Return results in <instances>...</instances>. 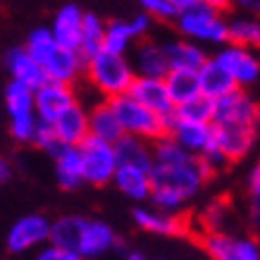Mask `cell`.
Segmentation results:
<instances>
[{"mask_svg": "<svg viewBox=\"0 0 260 260\" xmlns=\"http://www.w3.org/2000/svg\"><path fill=\"white\" fill-rule=\"evenodd\" d=\"M213 170L201 158L191 155L179 143L162 136L153 141V167H150V203L165 210V213L179 215L186 203L196 196L210 179Z\"/></svg>", "mask_w": 260, "mask_h": 260, "instance_id": "1", "label": "cell"}, {"mask_svg": "<svg viewBox=\"0 0 260 260\" xmlns=\"http://www.w3.org/2000/svg\"><path fill=\"white\" fill-rule=\"evenodd\" d=\"M24 48L29 50V55L41 64V70L46 72V79L62 81V84H74L84 77V57L79 50L60 46L50 29L39 26L26 36Z\"/></svg>", "mask_w": 260, "mask_h": 260, "instance_id": "2", "label": "cell"}, {"mask_svg": "<svg viewBox=\"0 0 260 260\" xmlns=\"http://www.w3.org/2000/svg\"><path fill=\"white\" fill-rule=\"evenodd\" d=\"M84 77L95 93H101L105 101H110L115 95H122L129 91L132 81L136 79V72L126 55L98 50L95 55L84 60Z\"/></svg>", "mask_w": 260, "mask_h": 260, "instance_id": "3", "label": "cell"}, {"mask_svg": "<svg viewBox=\"0 0 260 260\" xmlns=\"http://www.w3.org/2000/svg\"><path fill=\"white\" fill-rule=\"evenodd\" d=\"M108 103H110V108L117 115L119 126H122L124 134L136 136V139H143V141H150V143L167 134V119L160 117L158 112L148 110L146 105H141L129 93L115 95Z\"/></svg>", "mask_w": 260, "mask_h": 260, "instance_id": "4", "label": "cell"}, {"mask_svg": "<svg viewBox=\"0 0 260 260\" xmlns=\"http://www.w3.org/2000/svg\"><path fill=\"white\" fill-rule=\"evenodd\" d=\"M224 12L208 8L205 3H198L186 12L174 17L177 31L181 39H189L193 43H210V46H224L227 43V19Z\"/></svg>", "mask_w": 260, "mask_h": 260, "instance_id": "5", "label": "cell"}, {"mask_svg": "<svg viewBox=\"0 0 260 260\" xmlns=\"http://www.w3.org/2000/svg\"><path fill=\"white\" fill-rule=\"evenodd\" d=\"M5 108L10 115V134L19 143H31L36 126H39V115L34 105V88L26 84L12 81L5 86Z\"/></svg>", "mask_w": 260, "mask_h": 260, "instance_id": "6", "label": "cell"}, {"mask_svg": "<svg viewBox=\"0 0 260 260\" xmlns=\"http://www.w3.org/2000/svg\"><path fill=\"white\" fill-rule=\"evenodd\" d=\"M81 150V165H84V184L91 186H108L112 184L115 170H117V153L115 143L86 136L79 143Z\"/></svg>", "mask_w": 260, "mask_h": 260, "instance_id": "7", "label": "cell"}, {"mask_svg": "<svg viewBox=\"0 0 260 260\" xmlns=\"http://www.w3.org/2000/svg\"><path fill=\"white\" fill-rule=\"evenodd\" d=\"M201 246L213 260H260V246L251 237H234L227 232H203Z\"/></svg>", "mask_w": 260, "mask_h": 260, "instance_id": "8", "label": "cell"}, {"mask_svg": "<svg viewBox=\"0 0 260 260\" xmlns=\"http://www.w3.org/2000/svg\"><path fill=\"white\" fill-rule=\"evenodd\" d=\"M48 239H50V220L46 215L31 213L19 217L10 227L5 244H8L10 253L22 255V253H29V251H39L41 246L48 244Z\"/></svg>", "mask_w": 260, "mask_h": 260, "instance_id": "9", "label": "cell"}, {"mask_svg": "<svg viewBox=\"0 0 260 260\" xmlns=\"http://www.w3.org/2000/svg\"><path fill=\"white\" fill-rule=\"evenodd\" d=\"M215 60L222 64V70L234 79V84L239 88L251 86L260 77V57L251 48L237 46V43H224L215 53Z\"/></svg>", "mask_w": 260, "mask_h": 260, "instance_id": "10", "label": "cell"}, {"mask_svg": "<svg viewBox=\"0 0 260 260\" xmlns=\"http://www.w3.org/2000/svg\"><path fill=\"white\" fill-rule=\"evenodd\" d=\"M77 101L79 98H77V91H74V84H62V81L46 79L39 88H34L36 115L46 124H53L72 103H77Z\"/></svg>", "mask_w": 260, "mask_h": 260, "instance_id": "11", "label": "cell"}, {"mask_svg": "<svg viewBox=\"0 0 260 260\" xmlns=\"http://www.w3.org/2000/svg\"><path fill=\"white\" fill-rule=\"evenodd\" d=\"M213 110V124H255V117H258V105L246 93L244 88H234L224 93L222 98H217Z\"/></svg>", "mask_w": 260, "mask_h": 260, "instance_id": "12", "label": "cell"}, {"mask_svg": "<svg viewBox=\"0 0 260 260\" xmlns=\"http://www.w3.org/2000/svg\"><path fill=\"white\" fill-rule=\"evenodd\" d=\"M117 244L119 239L108 222L95 220V217H84L79 246H77V255L81 260H98L101 255L110 253L112 248H117Z\"/></svg>", "mask_w": 260, "mask_h": 260, "instance_id": "13", "label": "cell"}, {"mask_svg": "<svg viewBox=\"0 0 260 260\" xmlns=\"http://www.w3.org/2000/svg\"><path fill=\"white\" fill-rule=\"evenodd\" d=\"M258 126L251 124H213V139L229 162L246 158L255 143Z\"/></svg>", "mask_w": 260, "mask_h": 260, "instance_id": "14", "label": "cell"}, {"mask_svg": "<svg viewBox=\"0 0 260 260\" xmlns=\"http://www.w3.org/2000/svg\"><path fill=\"white\" fill-rule=\"evenodd\" d=\"M167 136L174 139L181 148L201 158L213 141V124L210 122H189V119H167Z\"/></svg>", "mask_w": 260, "mask_h": 260, "instance_id": "15", "label": "cell"}, {"mask_svg": "<svg viewBox=\"0 0 260 260\" xmlns=\"http://www.w3.org/2000/svg\"><path fill=\"white\" fill-rule=\"evenodd\" d=\"M126 93L132 95V98H136L141 105H146L148 110L158 112L160 117H165V119L172 117L174 103L170 98L165 79H158V77H136Z\"/></svg>", "mask_w": 260, "mask_h": 260, "instance_id": "16", "label": "cell"}, {"mask_svg": "<svg viewBox=\"0 0 260 260\" xmlns=\"http://www.w3.org/2000/svg\"><path fill=\"white\" fill-rule=\"evenodd\" d=\"M134 224L155 237H179L186 232V220L177 213H165L155 205H141L134 210Z\"/></svg>", "mask_w": 260, "mask_h": 260, "instance_id": "17", "label": "cell"}, {"mask_svg": "<svg viewBox=\"0 0 260 260\" xmlns=\"http://www.w3.org/2000/svg\"><path fill=\"white\" fill-rule=\"evenodd\" d=\"M129 60H132L136 77H158V79H165V74L170 72L165 46L158 43V41H148V39L136 41L134 53H132Z\"/></svg>", "mask_w": 260, "mask_h": 260, "instance_id": "18", "label": "cell"}, {"mask_svg": "<svg viewBox=\"0 0 260 260\" xmlns=\"http://www.w3.org/2000/svg\"><path fill=\"white\" fill-rule=\"evenodd\" d=\"M3 64L8 70L10 79L19 81V84H26L29 88H39L46 81V72L41 70V64L29 55V50L24 46L10 48L8 53H5V57H3Z\"/></svg>", "mask_w": 260, "mask_h": 260, "instance_id": "19", "label": "cell"}, {"mask_svg": "<svg viewBox=\"0 0 260 260\" xmlns=\"http://www.w3.org/2000/svg\"><path fill=\"white\" fill-rule=\"evenodd\" d=\"M112 184L119 189V193H124L126 198H132L136 203L148 201L153 184H150V170L148 167H139V165H124L119 162L112 177Z\"/></svg>", "mask_w": 260, "mask_h": 260, "instance_id": "20", "label": "cell"}, {"mask_svg": "<svg viewBox=\"0 0 260 260\" xmlns=\"http://www.w3.org/2000/svg\"><path fill=\"white\" fill-rule=\"evenodd\" d=\"M50 126L55 129L62 146H79L88 136V108H84L79 101L72 103Z\"/></svg>", "mask_w": 260, "mask_h": 260, "instance_id": "21", "label": "cell"}, {"mask_svg": "<svg viewBox=\"0 0 260 260\" xmlns=\"http://www.w3.org/2000/svg\"><path fill=\"white\" fill-rule=\"evenodd\" d=\"M81 24H84V12H81L77 5L67 3V5H62V8L55 12V17H53L50 34H53V39H55L60 46L79 50Z\"/></svg>", "mask_w": 260, "mask_h": 260, "instance_id": "22", "label": "cell"}, {"mask_svg": "<svg viewBox=\"0 0 260 260\" xmlns=\"http://www.w3.org/2000/svg\"><path fill=\"white\" fill-rule=\"evenodd\" d=\"M53 165H55V179L60 189L74 191L84 184V165H81L79 146H62L53 155Z\"/></svg>", "mask_w": 260, "mask_h": 260, "instance_id": "23", "label": "cell"}, {"mask_svg": "<svg viewBox=\"0 0 260 260\" xmlns=\"http://www.w3.org/2000/svg\"><path fill=\"white\" fill-rule=\"evenodd\" d=\"M88 136H95V139H103V141L110 143L119 141L124 136L117 115H115V110L105 98L88 108Z\"/></svg>", "mask_w": 260, "mask_h": 260, "instance_id": "24", "label": "cell"}, {"mask_svg": "<svg viewBox=\"0 0 260 260\" xmlns=\"http://www.w3.org/2000/svg\"><path fill=\"white\" fill-rule=\"evenodd\" d=\"M198 81H201V93L208 95L210 101H217V98H222L224 93L239 88L237 84H234V79L222 70V64L217 62L215 57H208L203 62V67L198 70Z\"/></svg>", "mask_w": 260, "mask_h": 260, "instance_id": "25", "label": "cell"}, {"mask_svg": "<svg viewBox=\"0 0 260 260\" xmlns=\"http://www.w3.org/2000/svg\"><path fill=\"white\" fill-rule=\"evenodd\" d=\"M162 46H165L170 70H174V67H179V70H201L203 62L208 60L203 48L189 39H174L162 43Z\"/></svg>", "mask_w": 260, "mask_h": 260, "instance_id": "26", "label": "cell"}, {"mask_svg": "<svg viewBox=\"0 0 260 260\" xmlns=\"http://www.w3.org/2000/svg\"><path fill=\"white\" fill-rule=\"evenodd\" d=\"M165 86L170 91L174 105L191 101L201 93V81H198V70H179L174 67L165 74Z\"/></svg>", "mask_w": 260, "mask_h": 260, "instance_id": "27", "label": "cell"}, {"mask_svg": "<svg viewBox=\"0 0 260 260\" xmlns=\"http://www.w3.org/2000/svg\"><path fill=\"white\" fill-rule=\"evenodd\" d=\"M227 43L260 50V17L239 15L227 19Z\"/></svg>", "mask_w": 260, "mask_h": 260, "instance_id": "28", "label": "cell"}, {"mask_svg": "<svg viewBox=\"0 0 260 260\" xmlns=\"http://www.w3.org/2000/svg\"><path fill=\"white\" fill-rule=\"evenodd\" d=\"M115 153H117V165H139V167H153V143L136 139V136L124 134L119 141H115Z\"/></svg>", "mask_w": 260, "mask_h": 260, "instance_id": "29", "label": "cell"}, {"mask_svg": "<svg viewBox=\"0 0 260 260\" xmlns=\"http://www.w3.org/2000/svg\"><path fill=\"white\" fill-rule=\"evenodd\" d=\"M81 224H84L81 215H62V217L53 220L50 222V239H48V244H55L60 248L77 253L79 237H81Z\"/></svg>", "mask_w": 260, "mask_h": 260, "instance_id": "30", "label": "cell"}, {"mask_svg": "<svg viewBox=\"0 0 260 260\" xmlns=\"http://www.w3.org/2000/svg\"><path fill=\"white\" fill-rule=\"evenodd\" d=\"M136 43V36L132 31V24L124 19L105 24V36H103V50H110L117 55H126Z\"/></svg>", "mask_w": 260, "mask_h": 260, "instance_id": "31", "label": "cell"}, {"mask_svg": "<svg viewBox=\"0 0 260 260\" xmlns=\"http://www.w3.org/2000/svg\"><path fill=\"white\" fill-rule=\"evenodd\" d=\"M103 36H105V22L98 15L84 12V24H81V41H79V53L81 57L95 55L103 50Z\"/></svg>", "mask_w": 260, "mask_h": 260, "instance_id": "32", "label": "cell"}, {"mask_svg": "<svg viewBox=\"0 0 260 260\" xmlns=\"http://www.w3.org/2000/svg\"><path fill=\"white\" fill-rule=\"evenodd\" d=\"M213 110L215 103L208 98V95L198 93L196 98L181 103V105H174L172 117L177 119H189V122H210L213 124Z\"/></svg>", "mask_w": 260, "mask_h": 260, "instance_id": "33", "label": "cell"}, {"mask_svg": "<svg viewBox=\"0 0 260 260\" xmlns=\"http://www.w3.org/2000/svg\"><path fill=\"white\" fill-rule=\"evenodd\" d=\"M224 220H227V203L224 201L208 203L205 210L201 213V227H203V232H217V229H222Z\"/></svg>", "mask_w": 260, "mask_h": 260, "instance_id": "34", "label": "cell"}, {"mask_svg": "<svg viewBox=\"0 0 260 260\" xmlns=\"http://www.w3.org/2000/svg\"><path fill=\"white\" fill-rule=\"evenodd\" d=\"M31 143L36 146V148L43 150V153H48L50 158H53L57 150L62 148V143H60V139H57L55 129H53L50 124H46V122H39V126H36V134H34Z\"/></svg>", "mask_w": 260, "mask_h": 260, "instance_id": "35", "label": "cell"}, {"mask_svg": "<svg viewBox=\"0 0 260 260\" xmlns=\"http://www.w3.org/2000/svg\"><path fill=\"white\" fill-rule=\"evenodd\" d=\"M246 193L251 198V217L258 220L260 217V158L255 160V165L251 167L248 172V179H246Z\"/></svg>", "mask_w": 260, "mask_h": 260, "instance_id": "36", "label": "cell"}, {"mask_svg": "<svg viewBox=\"0 0 260 260\" xmlns=\"http://www.w3.org/2000/svg\"><path fill=\"white\" fill-rule=\"evenodd\" d=\"M139 5L143 8L146 15H150L153 19H162V22H172L177 17V10L172 8L170 0H139Z\"/></svg>", "mask_w": 260, "mask_h": 260, "instance_id": "37", "label": "cell"}, {"mask_svg": "<svg viewBox=\"0 0 260 260\" xmlns=\"http://www.w3.org/2000/svg\"><path fill=\"white\" fill-rule=\"evenodd\" d=\"M34 260H81V258L77 253L67 251V248H60V246H55V244H46L39 248V253H36Z\"/></svg>", "mask_w": 260, "mask_h": 260, "instance_id": "38", "label": "cell"}, {"mask_svg": "<svg viewBox=\"0 0 260 260\" xmlns=\"http://www.w3.org/2000/svg\"><path fill=\"white\" fill-rule=\"evenodd\" d=\"M129 24H132V31H134L136 41H141V39H146V36H148L150 26H153V17L146 15V12H141V15L132 17V19H129Z\"/></svg>", "mask_w": 260, "mask_h": 260, "instance_id": "39", "label": "cell"}, {"mask_svg": "<svg viewBox=\"0 0 260 260\" xmlns=\"http://www.w3.org/2000/svg\"><path fill=\"white\" fill-rule=\"evenodd\" d=\"M234 5H237L244 15L260 17V0H234Z\"/></svg>", "mask_w": 260, "mask_h": 260, "instance_id": "40", "label": "cell"}, {"mask_svg": "<svg viewBox=\"0 0 260 260\" xmlns=\"http://www.w3.org/2000/svg\"><path fill=\"white\" fill-rule=\"evenodd\" d=\"M208 8H213V10H217V12H227L232 5H234V0H203Z\"/></svg>", "mask_w": 260, "mask_h": 260, "instance_id": "41", "label": "cell"}, {"mask_svg": "<svg viewBox=\"0 0 260 260\" xmlns=\"http://www.w3.org/2000/svg\"><path fill=\"white\" fill-rule=\"evenodd\" d=\"M170 3H172V8L177 10V15H179V12H186V10H191L193 5L203 3V0H170Z\"/></svg>", "mask_w": 260, "mask_h": 260, "instance_id": "42", "label": "cell"}, {"mask_svg": "<svg viewBox=\"0 0 260 260\" xmlns=\"http://www.w3.org/2000/svg\"><path fill=\"white\" fill-rule=\"evenodd\" d=\"M10 172H12V167H10V162H8V160H3V158H0V184H3V181L8 179Z\"/></svg>", "mask_w": 260, "mask_h": 260, "instance_id": "43", "label": "cell"}, {"mask_svg": "<svg viewBox=\"0 0 260 260\" xmlns=\"http://www.w3.org/2000/svg\"><path fill=\"white\" fill-rule=\"evenodd\" d=\"M119 260H146V255H143L141 251H126Z\"/></svg>", "mask_w": 260, "mask_h": 260, "instance_id": "44", "label": "cell"}, {"mask_svg": "<svg viewBox=\"0 0 260 260\" xmlns=\"http://www.w3.org/2000/svg\"><path fill=\"white\" fill-rule=\"evenodd\" d=\"M255 124L260 126V105H258V117H255Z\"/></svg>", "mask_w": 260, "mask_h": 260, "instance_id": "45", "label": "cell"}]
</instances>
